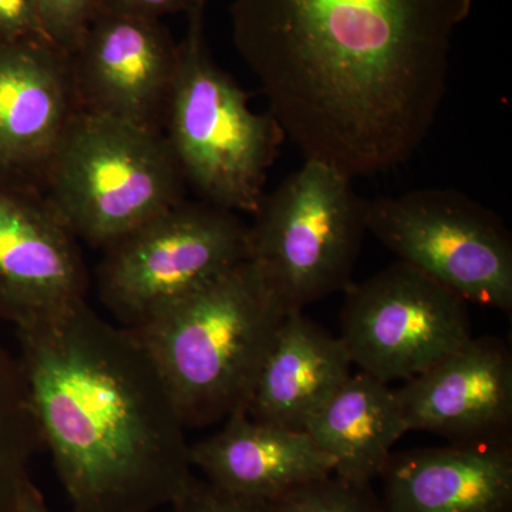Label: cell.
<instances>
[{
  "label": "cell",
  "mask_w": 512,
  "mask_h": 512,
  "mask_svg": "<svg viewBox=\"0 0 512 512\" xmlns=\"http://www.w3.org/2000/svg\"><path fill=\"white\" fill-rule=\"evenodd\" d=\"M29 400L73 512H161L195 483L187 427L136 333L87 302L16 329Z\"/></svg>",
  "instance_id": "7a4b0ae2"
},
{
  "label": "cell",
  "mask_w": 512,
  "mask_h": 512,
  "mask_svg": "<svg viewBox=\"0 0 512 512\" xmlns=\"http://www.w3.org/2000/svg\"><path fill=\"white\" fill-rule=\"evenodd\" d=\"M286 313L249 261L131 329L163 376L187 429L245 413Z\"/></svg>",
  "instance_id": "3957f363"
},
{
  "label": "cell",
  "mask_w": 512,
  "mask_h": 512,
  "mask_svg": "<svg viewBox=\"0 0 512 512\" xmlns=\"http://www.w3.org/2000/svg\"><path fill=\"white\" fill-rule=\"evenodd\" d=\"M248 256L237 212L184 200L104 248L100 299L120 326L137 329Z\"/></svg>",
  "instance_id": "52a82bcc"
},
{
  "label": "cell",
  "mask_w": 512,
  "mask_h": 512,
  "mask_svg": "<svg viewBox=\"0 0 512 512\" xmlns=\"http://www.w3.org/2000/svg\"><path fill=\"white\" fill-rule=\"evenodd\" d=\"M79 111L67 53L52 43L0 39V187L42 195Z\"/></svg>",
  "instance_id": "8fae6325"
},
{
  "label": "cell",
  "mask_w": 512,
  "mask_h": 512,
  "mask_svg": "<svg viewBox=\"0 0 512 512\" xmlns=\"http://www.w3.org/2000/svg\"><path fill=\"white\" fill-rule=\"evenodd\" d=\"M0 39L52 43L43 28L36 0H0Z\"/></svg>",
  "instance_id": "7402d4cb"
},
{
  "label": "cell",
  "mask_w": 512,
  "mask_h": 512,
  "mask_svg": "<svg viewBox=\"0 0 512 512\" xmlns=\"http://www.w3.org/2000/svg\"><path fill=\"white\" fill-rule=\"evenodd\" d=\"M379 478L384 512H512V443L402 451Z\"/></svg>",
  "instance_id": "5bb4252c"
},
{
  "label": "cell",
  "mask_w": 512,
  "mask_h": 512,
  "mask_svg": "<svg viewBox=\"0 0 512 512\" xmlns=\"http://www.w3.org/2000/svg\"><path fill=\"white\" fill-rule=\"evenodd\" d=\"M87 288L77 239L43 195L0 187V320L53 318L86 302Z\"/></svg>",
  "instance_id": "7c38bea8"
},
{
  "label": "cell",
  "mask_w": 512,
  "mask_h": 512,
  "mask_svg": "<svg viewBox=\"0 0 512 512\" xmlns=\"http://www.w3.org/2000/svg\"><path fill=\"white\" fill-rule=\"evenodd\" d=\"M18 512H50L47 507L45 500H43L42 494L35 485L30 484L28 491L23 495L22 503L19 505Z\"/></svg>",
  "instance_id": "cb8c5ba5"
},
{
  "label": "cell",
  "mask_w": 512,
  "mask_h": 512,
  "mask_svg": "<svg viewBox=\"0 0 512 512\" xmlns=\"http://www.w3.org/2000/svg\"><path fill=\"white\" fill-rule=\"evenodd\" d=\"M396 394L409 431L451 444L512 443V356L494 336H473Z\"/></svg>",
  "instance_id": "4fadbf2b"
},
{
  "label": "cell",
  "mask_w": 512,
  "mask_h": 512,
  "mask_svg": "<svg viewBox=\"0 0 512 512\" xmlns=\"http://www.w3.org/2000/svg\"><path fill=\"white\" fill-rule=\"evenodd\" d=\"M70 60L80 111L163 131L178 43L161 20L97 8Z\"/></svg>",
  "instance_id": "30bf717a"
},
{
  "label": "cell",
  "mask_w": 512,
  "mask_h": 512,
  "mask_svg": "<svg viewBox=\"0 0 512 512\" xmlns=\"http://www.w3.org/2000/svg\"><path fill=\"white\" fill-rule=\"evenodd\" d=\"M171 512H275L271 503L225 493L200 478L170 508Z\"/></svg>",
  "instance_id": "44dd1931"
},
{
  "label": "cell",
  "mask_w": 512,
  "mask_h": 512,
  "mask_svg": "<svg viewBox=\"0 0 512 512\" xmlns=\"http://www.w3.org/2000/svg\"><path fill=\"white\" fill-rule=\"evenodd\" d=\"M197 0H99V8L137 18L161 20L173 13L188 12Z\"/></svg>",
  "instance_id": "603a6c76"
},
{
  "label": "cell",
  "mask_w": 512,
  "mask_h": 512,
  "mask_svg": "<svg viewBox=\"0 0 512 512\" xmlns=\"http://www.w3.org/2000/svg\"><path fill=\"white\" fill-rule=\"evenodd\" d=\"M50 42L72 56L99 8V0H36Z\"/></svg>",
  "instance_id": "ffe728a7"
},
{
  "label": "cell",
  "mask_w": 512,
  "mask_h": 512,
  "mask_svg": "<svg viewBox=\"0 0 512 512\" xmlns=\"http://www.w3.org/2000/svg\"><path fill=\"white\" fill-rule=\"evenodd\" d=\"M345 292L339 338L353 365L383 382H407L473 338L468 303L403 262Z\"/></svg>",
  "instance_id": "9c48e42d"
},
{
  "label": "cell",
  "mask_w": 512,
  "mask_h": 512,
  "mask_svg": "<svg viewBox=\"0 0 512 512\" xmlns=\"http://www.w3.org/2000/svg\"><path fill=\"white\" fill-rule=\"evenodd\" d=\"M191 458L207 483L266 503L335 471L306 431L252 420L247 413L232 414L220 431L191 444Z\"/></svg>",
  "instance_id": "9a60e30c"
},
{
  "label": "cell",
  "mask_w": 512,
  "mask_h": 512,
  "mask_svg": "<svg viewBox=\"0 0 512 512\" xmlns=\"http://www.w3.org/2000/svg\"><path fill=\"white\" fill-rule=\"evenodd\" d=\"M208 0L188 10L163 133L185 185L201 201L232 212L258 210L269 168L285 140L271 113H255L205 40Z\"/></svg>",
  "instance_id": "277c9868"
},
{
  "label": "cell",
  "mask_w": 512,
  "mask_h": 512,
  "mask_svg": "<svg viewBox=\"0 0 512 512\" xmlns=\"http://www.w3.org/2000/svg\"><path fill=\"white\" fill-rule=\"evenodd\" d=\"M352 181L333 165L305 160L254 212L248 261L286 315L352 284L367 232V200Z\"/></svg>",
  "instance_id": "8992f818"
},
{
  "label": "cell",
  "mask_w": 512,
  "mask_h": 512,
  "mask_svg": "<svg viewBox=\"0 0 512 512\" xmlns=\"http://www.w3.org/2000/svg\"><path fill=\"white\" fill-rule=\"evenodd\" d=\"M367 231L400 262L467 303L510 313L512 237L497 214L454 190L367 201Z\"/></svg>",
  "instance_id": "ba28073f"
},
{
  "label": "cell",
  "mask_w": 512,
  "mask_h": 512,
  "mask_svg": "<svg viewBox=\"0 0 512 512\" xmlns=\"http://www.w3.org/2000/svg\"><path fill=\"white\" fill-rule=\"evenodd\" d=\"M271 504L275 512H384L372 484L353 483L335 474L298 485Z\"/></svg>",
  "instance_id": "d6986e66"
},
{
  "label": "cell",
  "mask_w": 512,
  "mask_h": 512,
  "mask_svg": "<svg viewBox=\"0 0 512 512\" xmlns=\"http://www.w3.org/2000/svg\"><path fill=\"white\" fill-rule=\"evenodd\" d=\"M343 480L372 484L409 433L396 390L369 373H352L305 427Z\"/></svg>",
  "instance_id": "e0dca14e"
},
{
  "label": "cell",
  "mask_w": 512,
  "mask_h": 512,
  "mask_svg": "<svg viewBox=\"0 0 512 512\" xmlns=\"http://www.w3.org/2000/svg\"><path fill=\"white\" fill-rule=\"evenodd\" d=\"M42 447L19 357L0 340V512H18Z\"/></svg>",
  "instance_id": "ac0fdd59"
},
{
  "label": "cell",
  "mask_w": 512,
  "mask_h": 512,
  "mask_svg": "<svg viewBox=\"0 0 512 512\" xmlns=\"http://www.w3.org/2000/svg\"><path fill=\"white\" fill-rule=\"evenodd\" d=\"M473 0H234L232 33L305 160L352 178L406 163L447 89Z\"/></svg>",
  "instance_id": "6da1fadb"
},
{
  "label": "cell",
  "mask_w": 512,
  "mask_h": 512,
  "mask_svg": "<svg viewBox=\"0 0 512 512\" xmlns=\"http://www.w3.org/2000/svg\"><path fill=\"white\" fill-rule=\"evenodd\" d=\"M185 188L163 131L79 111L42 195L74 238L104 249L184 201Z\"/></svg>",
  "instance_id": "5b68a950"
},
{
  "label": "cell",
  "mask_w": 512,
  "mask_h": 512,
  "mask_svg": "<svg viewBox=\"0 0 512 512\" xmlns=\"http://www.w3.org/2000/svg\"><path fill=\"white\" fill-rule=\"evenodd\" d=\"M352 366L339 336L303 312L288 313L266 353L245 413L252 420L305 431L352 375Z\"/></svg>",
  "instance_id": "2e32d148"
},
{
  "label": "cell",
  "mask_w": 512,
  "mask_h": 512,
  "mask_svg": "<svg viewBox=\"0 0 512 512\" xmlns=\"http://www.w3.org/2000/svg\"><path fill=\"white\" fill-rule=\"evenodd\" d=\"M161 512H171L170 508H168V510H164V511H161Z\"/></svg>",
  "instance_id": "d4e9b609"
}]
</instances>
